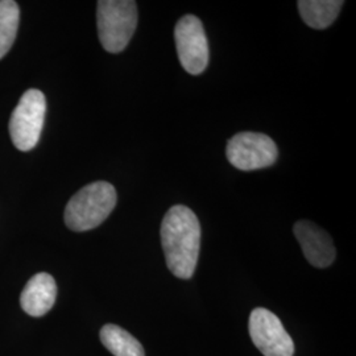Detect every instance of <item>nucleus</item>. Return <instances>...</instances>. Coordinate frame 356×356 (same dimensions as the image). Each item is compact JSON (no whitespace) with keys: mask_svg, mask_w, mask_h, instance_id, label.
<instances>
[{"mask_svg":"<svg viewBox=\"0 0 356 356\" xmlns=\"http://www.w3.org/2000/svg\"><path fill=\"white\" fill-rule=\"evenodd\" d=\"M250 335L264 356H293L294 343L280 319L267 309L257 307L250 317Z\"/></svg>","mask_w":356,"mask_h":356,"instance_id":"nucleus-7","label":"nucleus"},{"mask_svg":"<svg viewBox=\"0 0 356 356\" xmlns=\"http://www.w3.org/2000/svg\"><path fill=\"white\" fill-rule=\"evenodd\" d=\"M101 341L114 356H145L140 342L128 331L116 325L108 323L103 326Z\"/></svg>","mask_w":356,"mask_h":356,"instance_id":"nucleus-11","label":"nucleus"},{"mask_svg":"<svg viewBox=\"0 0 356 356\" xmlns=\"http://www.w3.org/2000/svg\"><path fill=\"white\" fill-rule=\"evenodd\" d=\"M294 235L302 247L306 260L317 268H326L335 260V247L330 235L309 220L294 225Z\"/></svg>","mask_w":356,"mask_h":356,"instance_id":"nucleus-8","label":"nucleus"},{"mask_svg":"<svg viewBox=\"0 0 356 356\" xmlns=\"http://www.w3.org/2000/svg\"><path fill=\"white\" fill-rule=\"evenodd\" d=\"M118 201L114 186L98 181L86 185L70 198L65 209V223L72 231L95 229L113 213Z\"/></svg>","mask_w":356,"mask_h":356,"instance_id":"nucleus-2","label":"nucleus"},{"mask_svg":"<svg viewBox=\"0 0 356 356\" xmlns=\"http://www.w3.org/2000/svg\"><path fill=\"white\" fill-rule=\"evenodd\" d=\"M226 154L231 165L250 172L273 165L279 151L275 141L264 134L241 132L229 139Z\"/></svg>","mask_w":356,"mask_h":356,"instance_id":"nucleus-5","label":"nucleus"},{"mask_svg":"<svg viewBox=\"0 0 356 356\" xmlns=\"http://www.w3.org/2000/svg\"><path fill=\"white\" fill-rule=\"evenodd\" d=\"M20 10L13 0H0V60L8 53L17 35Z\"/></svg>","mask_w":356,"mask_h":356,"instance_id":"nucleus-12","label":"nucleus"},{"mask_svg":"<svg viewBox=\"0 0 356 356\" xmlns=\"http://www.w3.org/2000/svg\"><path fill=\"white\" fill-rule=\"evenodd\" d=\"M57 298V285L49 273L41 272L26 282L20 305L28 316L42 317L49 313Z\"/></svg>","mask_w":356,"mask_h":356,"instance_id":"nucleus-9","label":"nucleus"},{"mask_svg":"<svg viewBox=\"0 0 356 356\" xmlns=\"http://www.w3.org/2000/svg\"><path fill=\"white\" fill-rule=\"evenodd\" d=\"M298 11L306 24L314 29L330 26L342 10L343 1L339 0H300Z\"/></svg>","mask_w":356,"mask_h":356,"instance_id":"nucleus-10","label":"nucleus"},{"mask_svg":"<svg viewBox=\"0 0 356 356\" xmlns=\"http://www.w3.org/2000/svg\"><path fill=\"white\" fill-rule=\"evenodd\" d=\"M138 4L134 0H101L97 4L98 35L104 51L127 48L138 26Z\"/></svg>","mask_w":356,"mask_h":356,"instance_id":"nucleus-3","label":"nucleus"},{"mask_svg":"<svg viewBox=\"0 0 356 356\" xmlns=\"http://www.w3.org/2000/svg\"><path fill=\"white\" fill-rule=\"evenodd\" d=\"M178 60L193 76L204 73L209 64V44L202 22L194 15H185L175 28Z\"/></svg>","mask_w":356,"mask_h":356,"instance_id":"nucleus-6","label":"nucleus"},{"mask_svg":"<svg viewBox=\"0 0 356 356\" xmlns=\"http://www.w3.org/2000/svg\"><path fill=\"white\" fill-rule=\"evenodd\" d=\"M45 111V95L38 89L26 90L10 119V136L19 151L28 152L38 145Z\"/></svg>","mask_w":356,"mask_h":356,"instance_id":"nucleus-4","label":"nucleus"},{"mask_svg":"<svg viewBox=\"0 0 356 356\" xmlns=\"http://www.w3.org/2000/svg\"><path fill=\"white\" fill-rule=\"evenodd\" d=\"M169 270L182 280L195 272L201 248V225L189 207L176 204L168 210L160 229Z\"/></svg>","mask_w":356,"mask_h":356,"instance_id":"nucleus-1","label":"nucleus"}]
</instances>
